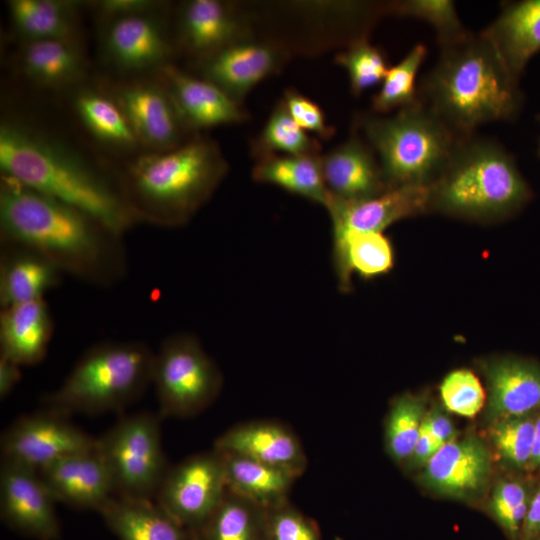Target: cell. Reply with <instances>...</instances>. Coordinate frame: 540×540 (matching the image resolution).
Masks as SVG:
<instances>
[{"label": "cell", "instance_id": "obj_14", "mask_svg": "<svg viewBox=\"0 0 540 540\" xmlns=\"http://www.w3.org/2000/svg\"><path fill=\"white\" fill-rule=\"evenodd\" d=\"M95 439L68 415L45 407L18 417L5 429L0 440L1 458L39 471L69 454L94 448Z\"/></svg>", "mask_w": 540, "mask_h": 540}, {"label": "cell", "instance_id": "obj_13", "mask_svg": "<svg viewBox=\"0 0 540 540\" xmlns=\"http://www.w3.org/2000/svg\"><path fill=\"white\" fill-rule=\"evenodd\" d=\"M105 88L123 111L141 151L172 150L197 134L185 126L154 75L124 79Z\"/></svg>", "mask_w": 540, "mask_h": 540}, {"label": "cell", "instance_id": "obj_20", "mask_svg": "<svg viewBox=\"0 0 540 540\" xmlns=\"http://www.w3.org/2000/svg\"><path fill=\"white\" fill-rule=\"evenodd\" d=\"M213 448L279 468L296 478H300L308 466L297 434L288 425L273 419L235 424L215 439Z\"/></svg>", "mask_w": 540, "mask_h": 540}, {"label": "cell", "instance_id": "obj_21", "mask_svg": "<svg viewBox=\"0 0 540 540\" xmlns=\"http://www.w3.org/2000/svg\"><path fill=\"white\" fill-rule=\"evenodd\" d=\"M487 394L486 424L504 417L540 412V362L515 355L480 362Z\"/></svg>", "mask_w": 540, "mask_h": 540}, {"label": "cell", "instance_id": "obj_31", "mask_svg": "<svg viewBox=\"0 0 540 540\" xmlns=\"http://www.w3.org/2000/svg\"><path fill=\"white\" fill-rule=\"evenodd\" d=\"M85 2L10 0L11 28L19 43L38 40H80L79 11Z\"/></svg>", "mask_w": 540, "mask_h": 540}, {"label": "cell", "instance_id": "obj_47", "mask_svg": "<svg viewBox=\"0 0 540 540\" xmlns=\"http://www.w3.org/2000/svg\"><path fill=\"white\" fill-rule=\"evenodd\" d=\"M441 446L432 437L426 426L421 427L414 449L405 466L408 470L423 468Z\"/></svg>", "mask_w": 540, "mask_h": 540}, {"label": "cell", "instance_id": "obj_37", "mask_svg": "<svg viewBox=\"0 0 540 540\" xmlns=\"http://www.w3.org/2000/svg\"><path fill=\"white\" fill-rule=\"evenodd\" d=\"M428 408L425 393L405 392L391 401L384 421V443L395 463L405 464L410 458Z\"/></svg>", "mask_w": 540, "mask_h": 540}, {"label": "cell", "instance_id": "obj_26", "mask_svg": "<svg viewBox=\"0 0 540 540\" xmlns=\"http://www.w3.org/2000/svg\"><path fill=\"white\" fill-rule=\"evenodd\" d=\"M72 91L71 107L91 138L116 153L135 155L141 151L123 111L105 87L82 83Z\"/></svg>", "mask_w": 540, "mask_h": 540}, {"label": "cell", "instance_id": "obj_33", "mask_svg": "<svg viewBox=\"0 0 540 540\" xmlns=\"http://www.w3.org/2000/svg\"><path fill=\"white\" fill-rule=\"evenodd\" d=\"M227 490L265 509L289 500L298 479L279 468L231 453H222Z\"/></svg>", "mask_w": 540, "mask_h": 540}, {"label": "cell", "instance_id": "obj_38", "mask_svg": "<svg viewBox=\"0 0 540 540\" xmlns=\"http://www.w3.org/2000/svg\"><path fill=\"white\" fill-rule=\"evenodd\" d=\"M250 150L257 160L269 155L319 154L321 145L318 138L296 124L281 99L260 133L251 141Z\"/></svg>", "mask_w": 540, "mask_h": 540}, {"label": "cell", "instance_id": "obj_29", "mask_svg": "<svg viewBox=\"0 0 540 540\" xmlns=\"http://www.w3.org/2000/svg\"><path fill=\"white\" fill-rule=\"evenodd\" d=\"M0 304L2 307L44 299L58 286L63 273L35 251L2 243Z\"/></svg>", "mask_w": 540, "mask_h": 540}, {"label": "cell", "instance_id": "obj_30", "mask_svg": "<svg viewBox=\"0 0 540 540\" xmlns=\"http://www.w3.org/2000/svg\"><path fill=\"white\" fill-rule=\"evenodd\" d=\"M332 236V262L341 292L351 291L353 273L369 280L392 270L394 248L383 232H344Z\"/></svg>", "mask_w": 540, "mask_h": 540}, {"label": "cell", "instance_id": "obj_6", "mask_svg": "<svg viewBox=\"0 0 540 540\" xmlns=\"http://www.w3.org/2000/svg\"><path fill=\"white\" fill-rule=\"evenodd\" d=\"M154 351L143 342L113 341L88 349L61 385L47 393L46 408L63 414L118 411L152 382Z\"/></svg>", "mask_w": 540, "mask_h": 540}, {"label": "cell", "instance_id": "obj_4", "mask_svg": "<svg viewBox=\"0 0 540 540\" xmlns=\"http://www.w3.org/2000/svg\"><path fill=\"white\" fill-rule=\"evenodd\" d=\"M516 82L487 37L469 33L441 47L419 85L418 100L455 136L465 138L480 125L514 115Z\"/></svg>", "mask_w": 540, "mask_h": 540}, {"label": "cell", "instance_id": "obj_16", "mask_svg": "<svg viewBox=\"0 0 540 540\" xmlns=\"http://www.w3.org/2000/svg\"><path fill=\"white\" fill-rule=\"evenodd\" d=\"M55 504L38 471L1 460L0 514L10 528L37 540H56L60 523Z\"/></svg>", "mask_w": 540, "mask_h": 540}, {"label": "cell", "instance_id": "obj_49", "mask_svg": "<svg viewBox=\"0 0 540 540\" xmlns=\"http://www.w3.org/2000/svg\"><path fill=\"white\" fill-rule=\"evenodd\" d=\"M538 538H540V484L531 500L521 532V540Z\"/></svg>", "mask_w": 540, "mask_h": 540}, {"label": "cell", "instance_id": "obj_39", "mask_svg": "<svg viewBox=\"0 0 540 540\" xmlns=\"http://www.w3.org/2000/svg\"><path fill=\"white\" fill-rule=\"evenodd\" d=\"M426 54L425 45L417 44L398 64L389 67L380 90L372 98L375 112L388 113L418 101L415 80Z\"/></svg>", "mask_w": 540, "mask_h": 540}, {"label": "cell", "instance_id": "obj_25", "mask_svg": "<svg viewBox=\"0 0 540 540\" xmlns=\"http://www.w3.org/2000/svg\"><path fill=\"white\" fill-rule=\"evenodd\" d=\"M53 335V321L44 299L2 307L0 354L21 366L40 363Z\"/></svg>", "mask_w": 540, "mask_h": 540}, {"label": "cell", "instance_id": "obj_24", "mask_svg": "<svg viewBox=\"0 0 540 540\" xmlns=\"http://www.w3.org/2000/svg\"><path fill=\"white\" fill-rule=\"evenodd\" d=\"M19 44L16 66L34 85L73 89L84 83L88 62L80 40H38Z\"/></svg>", "mask_w": 540, "mask_h": 540}, {"label": "cell", "instance_id": "obj_27", "mask_svg": "<svg viewBox=\"0 0 540 540\" xmlns=\"http://www.w3.org/2000/svg\"><path fill=\"white\" fill-rule=\"evenodd\" d=\"M118 540H196L155 500L112 497L99 511Z\"/></svg>", "mask_w": 540, "mask_h": 540}, {"label": "cell", "instance_id": "obj_48", "mask_svg": "<svg viewBox=\"0 0 540 540\" xmlns=\"http://www.w3.org/2000/svg\"><path fill=\"white\" fill-rule=\"evenodd\" d=\"M21 365L0 354V398L5 399L21 379Z\"/></svg>", "mask_w": 540, "mask_h": 540}, {"label": "cell", "instance_id": "obj_32", "mask_svg": "<svg viewBox=\"0 0 540 540\" xmlns=\"http://www.w3.org/2000/svg\"><path fill=\"white\" fill-rule=\"evenodd\" d=\"M256 182L275 185L326 208L328 191L321 168L320 154L269 155L257 159L252 169Z\"/></svg>", "mask_w": 540, "mask_h": 540}, {"label": "cell", "instance_id": "obj_12", "mask_svg": "<svg viewBox=\"0 0 540 540\" xmlns=\"http://www.w3.org/2000/svg\"><path fill=\"white\" fill-rule=\"evenodd\" d=\"M226 492L223 456L212 448L170 466L154 500L195 532L215 511Z\"/></svg>", "mask_w": 540, "mask_h": 540}, {"label": "cell", "instance_id": "obj_36", "mask_svg": "<svg viewBox=\"0 0 540 540\" xmlns=\"http://www.w3.org/2000/svg\"><path fill=\"white\" fill-rule=\"evenodd\" d=\"M539 412L504 417L486 424V440L500 472H529Z\"/></svg>", "mask_w": 540, "mask_h": 540}, {"label": "cell", "instance_id": "obj_42", "mask_svg": "<svg viewBox=\"0 0 540 540\" xmlns=\"http://www.w3.org/2000/svg\"><path fill=\"white\" fill-rule=\"evenodd\" d=\"M439 392L443 407L459 416L473 418L485 407L484 387L477 375L467 368L449 372L442 380Z\"/></svg>", "mask_w": 540, "mask_h": 540}, {"label": "cell", "instance_id": "obj_35", "mask_svg": "<svg viewBox=\"0 0 540 540\" xmlns=\"http://www.w3.org/2000/svg\"><path fill=\"white\" fill-rule=\"evenodd\" d=\"M267 509L227 490L196 540H267Z\"/></svg>", "mask_w": 540, "mask_h": 540}, {"label": "cell", "instance_id": "obj_8", "mask_svg": "<svg viewBox=\"0 0 540 540\" xmlns=\"http://www.w3.org/2000/svg\"><path fill=\"white\" fill-rule=\"evenodd\" d=\"M161 416L138 412L119 419L95 440L116 496L154 500L169 469Z\"/></svg>", "mask_w": 540, "mask_h": 540}, {"label": "cell", "instance_id": "obj_5", "mask_svg": "<svg viewBox=\"0 0 540 540\" xmlns=\"http://www.w3.org/2000/svg\"><path fill=\"white\" fill-rule=\"evenodd\" d=\"M430 196L431 211L488 222L517 211L530 190L504 148L472 135L458 140Z\"/></svg>", "mask_w": 540, "mask_h": 540}, {"label": "cell", "instance_id": "obj_11", "mask_svg": "<svg viewBox=\"0 0 540 540\" xmlns=\"http://www.w3.org/2000/svg\"><path fill=\"white\" fill-rule=\"evenodd\" d=\"M495 466L486 438L469 431L443 445L421 468L417 479L439 497L482 509L496 478Z\"/></svg>", "mask_w": 540, "mask_h": 540}, {"label": "cell", "instance_id": "obj_44", "mask_svg": "<svg viewBox=\"0 0 540 540\" xmlns=\"http://www.w3.org/2000/svg\"><path fill=\"white\" fill-rule=\"evenodd\" d=\"M283 102L296 124L322 140L330 139L335 129L326 121L321 107L294 88L284 91Z\"/></svg>", "mask_w": 540, "mask_h": 540}, {"label": "cell", "instance_id": "obj_7", "mask_svg": "<svg viewBox=\"0 0 540 540\" xmlns=\"http://www.w3.org/2000/svg\"><path fill=\"white\" fill-rule=\"evenodd\" d=\"M361 126L387 187L431 185L459 139L419 100L392 116L364 115Z\"/></svg>", "mask_w": 540, "mask_h": 540}, {"label": "cell", "instance_id": "obj_50", "mask_svg": "<svg viewBox=\"0 0 540 540\" xmlns=\"http://www.w3.org/2000/svg\"><path fill=\"white\" fill-rule=\"evenodd\" d=\"M529 472L540 475V412L535 425Z\"/></svg>", "mask_w": 540, "mask_h": 540}, {"label": "cell", "instance_id": "obj_19", "mask_svg": "<svg viewBox=\"0 0 540 540\" xmlns=\"http://www.w3.org/2000/svg\"><path fill=\"white\" fill-rule=\"evenodd\" d=\"M430 201V185H400L363 200L346 201L331 195L326 209L332 234L383 232L397 221L431 211Z\"/></svg>", "mask_w": 540, "mask_h": 540}, {"label": "cell", "instance_id": "obj_9", "mask_svg": "<svg viewBox=\"0 0 540 540\" xmlns=\"http://www.w3.org/2000/svg\"><path fill=\"white\" fill-rule=\"evenodd\" d=\"M151 384L161 417L189 418L215 401L223 376L194 335L177 333L154 352Z\"/></svg>", "mask_w": 540, "mask_h": 540}, {"label": "cell", "instance_id": "obj_46", "mask_svg": "<svg viewBox=\"0 0 540 540\" xmlns=\"http://www.w3.org/2000/svg\"><path fill=\"white\" fill-rule=\"evenodd\" d=\"M424 425L441 447L459 436L449 412L443 405L435 404L428 408Z\"/></svg>", "mask_w": 540, "mask_h": 540}, {"label": "cell", "instance_id": "obj_41", "mask_svg": "<svg viewBox=\"0 0 540 540\" xmlns=\"http://www.w3.org/2000/svg\"><path fill=\"white\" fill-rule=\"evenodd\" d=\"M335 62L347 71L351 91L356 96L383 81L389 69L383 51L368 39L347 46L336 55Z\"/></svg>", "mask_w": 540, "mask_h": 540}, {"label": "cell", "instance_id": "obj_3", "mask_svg": "<svg viewBox=\"0 0 540 540\" xmlns=\"http://www.w3.org/2000/svg\"><path fill=\"white\" fill-rule=\"evenodd\" d=\"M219 145L197 133L168 151H140L114 173L135 221L159 227L188 223L228 173Z\"/></svg>", "mask_w": 540, "mask_h": 540}, {"label": "cell", "instance_id": "obj_23", "mask_svg": "<svg viewBox=\"0 0 540 540\" xmlns=\"http://www.w3.org/2000/svg\"><path fill=\"white\" fill-rule=\"evenodd\" d=\"M321 168L328 191L342 200L371 198L388 188L373 149L356 133L321 155Z\"/></svg>", "mask_w": 540, "mask_h": 540}, {"label": "cell", "instance_id": "obj_45", "mask_svg": "<svg viewBox=\"0 0 540 540\" xmlns=\"http://www.w3.org/2000/svg\"><path fill=\"white\" fill-rule=\"evenodd\" d=\"M99 21L145 14L167 9L165 1L158 0H98L86 2Z\"/></svg>", "mask_w": 540, "mask_h": 540}, {"label": "cell", "instance_id": "obj_10", "mask_svg": "<svg viewBox=\"0 0 540 540\" xmlns=\"http://www.w3.org/2000/svg\"><path fill=\"white\" fill-rule=\"evenodd\" d=\"M103 62L124 79L154 74L177 52L168 10L100 21Z\"/></svg>", "mask_w": 540, "mask_h": 540}, {"label": "cell", "instance_id": "obj_22", "mask_svg": "<svg viewBox=\"0 0 540 540\" xmlns=\"http://www.w3.org/2000/svg\"><path fill=\"white\" fill-rule=\"evenodd\" d=\"M56 500L100 511L115 496L107 467L95 447L62 457L38 471Z\"/></svg>", "mask_w": 540, "mask_h": 540}, {"label": "cell", "instance_id": "obj_40", "mask_svg": "<svg viewBox=\"0 0 540 540\" xmlns=\"http://www.w3.org/2000/svg\"><path fill=\"white\" fill-rule=\"evenodd\" d=\"M387 13L415 17L428 22L436 31L440 46L464 39L467 31L450 0H407L386 4Z\"/></svg>", "mask_w": 540, "mask_h": 540}, {"label": "cell", "instance_id": "obj_43", "mask_svg": "<svg viewBox=\"0 0 540 540\" xmlns=\"http://www.w3.org/2000/svg\"><path fill=\"white\" fill-rule=\"evenodd\" d=\"M267 540H322L315 520L288 500L267 509Z\"/></svg>", "mask_w": 540, "mask_h": 540}, {"label": "cell", "instance_id": "obj_34", "mask_svg": "<svg viewBox=\"0 0 540 540\" xmlns=\"http://www.w3.org/2000/svg\"><path fill=\"white\" fill-rule=\"evenodd\" d=\"M540 484L531 472H498L482 510L499 526L508 540H521L523 524Z\"/></svg>", "mask_w": 540, "mask_h": 540}, {"label": "cell", "instance_id": "obj_2", "mask_svg": "<svg viewBox=\"0 0 540 540\" xmlns=\"http://www.w3.org/2000/svg\"><path fill=\"white\" fill-rule=\"evenodd\" d=\"M1 174L94 217L123 236L137 222L114 176L61 138L23 119L0 124Z\"/></svg>", "mask_w": 540, "mask_h": 540}, {"label": "cell", "instance_id": "obj_18", "mask_svg": "<svg viewBox=\"0 0 540 540\" xmlns=\"http://www.w3.org/2000/svg\"><path fill=\"white\" fill-rule=\"evenodd\" d=\"M152 75L165 87L185 126L194 134L249 119L243 104L234 101L209 81L189 74L173 63Z\"/></svg>", "mask_w": 540, "mask_h": 540}, {"label": "cell", "instance_id": "obj_1", "mask_svg": "<svg viewBox=\"0 0 540 540\" xmlns=\"http://www.w3.org/2000/svg\"><path fill=\"white\" fill-rule=\"evenodd\" d=\"M1 241L35 251L63 274L92 285L122 279L127 258L121 235L67 203L0 177Z\"/></svg>", "mask_w": 540, "mask_h": 540}, {"label": "cell", "instance_id": "obj_15", "mask_svg": "<svg viewBox=\"0 0 540 540\" xmlns=\"http://www.w3.org/2000/svg\"><path fill=\"white\" fill-rule=\"evenodd\" d=\"M289 59V50L278 41L254 34L233 42L195 62L199 77L243 104L250 91L278 74Z\"/></svg>", "mask_w": 540, "mask_h": 540}, {"label": "cell", "instance_id": "obj_28", "mask_svg": "<svg viewBox=\"0 0 540 540\" xmlns=\"http://www.w3.org/2000/svg\"><path fill=\"white\" fill-rule=\"evenodd\" d=\"M481 32L517 80L529 59L540 50V0L506 5Z\"/></svg>", "mask_w": 540, "mask_h": 540}, {"label": "cell", "instance_id": "obj_17", "mask_svg": "<svg viewBox=\"0 0 540 540\" xmlns=\"http://www.w3.org/2000/svg\"><path fill=\"white\" fill-rule=\"evenodd\" d=\"M253 34L245 13L232 2L189 0L182 2L176 11L173 28L176 49L194 62Z\"/></svg>", "mask_w": 540, "mask_h": 540}, {"label": "cell", "instance_id": "obj_51", "mask_svg": "<svg viewBox=\"0 0 540 540\" xmlns=\"http://www.w3.org/2000/svg\"><path fill=\"white\" fill-rule=\"evenodd\" d=\"M536 540H540V538L536 539Z\"/></svg>", "mask_w": 540, "mask_h": 540}]
</instances>
